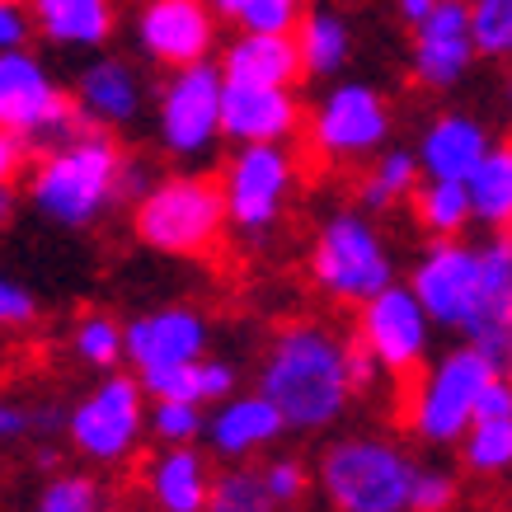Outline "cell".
Here are the masks:
<instances>
[{
  "mask_svg": "<svg viewBox=\"0 0 512 512\" xmlns=\"http://www.w3.org/2000/svg\"><path fill=\"white\" fill-rule=\"evenodd\" d=\"M348 343L320 325H292L268 343L259 390L278 404V414L296 433H315L339 419L353 400L348 381Z\"/></svg>",
  "mask_w": 512,
  "mask_h": 512,
  "instance_id": "obj_1",
  "label": "cell"
},
{
  "mask_svg": "<svg viewBox=\"0 0 512 512\" xmlns=\"http://www.w3.org/2000/svg\"><path fill=\"white\" fill-rule=\"evenodd\" d=\"M118 170H123L118 141L104 127H80L43 151V160L33 165L29 198L57 226H90L109 202H118Z\"/></svg>",
  "mask_w": 512,
  "mask_h": 512,
  "instance_id": "obj_2",
  "label": "cell"
},
{
  "mask_svg": "<svg viewBox=\"0 0 512 512\" xmlns=\"http://www.w3.org/2000/svg\"><path fill=\"white\" fill-rule=\"evenodd\" d=\"M419 466L386 437H343L320 456V489L339 512H409Z\"/></svg>",
  "mask_w": 512,
  "mask_h": 512,
  "instance_id": "obj_3",
  "label": "cell"
},
{
  "mask_svg": "<svg viewBox=\"0 0 512 512\" xmlns=\"http://www.w3.org/2000/svg\"><path fill=\"white\" fill-rule=\"evenodd\" d=\"M226 221H231L226 193L217 179H202V174L156 179V188L132 207L141 245L160 249V254H207L217 249Z\"/></svg>",
  "mask_w": 512,
  "mask_h": 512,
  "instance_id": "obj_4",
  "label": "cell"
},
{
  "mask_svg": "<svg viewBox=\"0 0 512 512\" xmlns=\"http://www.w3.org/2000/svg\"><path fill=\"white\" fill-rule=\"evenodd\" d=\"M498 376V367L489 357L466 343V348H451L447 357H437L433 367L423 372V381L414 386V400H409V428L414 437L433 442V447H447V442H461L475 423V409H480L484 386Z\"/></svg>",
  "mask_w": 512,
  "mask_h": 512,
  "instance_id": "obj_5",
  "label": "cell"
},
{
  "mask_svg": "<svg viewBox=\"0 0 512 512\" xmlns=\"http://www.w3.org/2000/svg\"><path fill=\"white\" fill-rule=\"evenodd\" d=\"M311 278L334 301L362 306V301H372L376 292H386L390 282H395V264H390V249L381 245V235L367 226V217L339 212L315 235Z\"/></svg>",
  "mask_w": 512,
  "mask_h": 512,
  "instance_id": "obj_6",
  "label": "cell"
},
{
  "mask_svg": "<svg viewBox=\"0 0 512 512\" xmlns=\"http://www.w3.org/2000/svg\"><path fill=\"white\" fill-rule=\"evenodd\" d=\"M0 127L15 132L19 141L52 146V141H66L90 123H85L76 99H66L57 90V80L47 76V66L33 52L10 47V52H0Z\"/></svg>",
  "mask_w": 512,
  "mask_h": 512,
  "instance_id": "obj_7",
  "label": "cell"
},
{
  "mask_svg": "<svg viewBox=\"0 0 512 512\" xmlns=\"http://www.w3.org/2000/svg\"><path fill=\"white\" fill-rule=\"evenodd\" d=\"M141 376H104L99 386L85 395V400L71 409L66 419V437L71 447L94 461V466H118L132 456V447L141 442Z\"/></svg>",
  "mask_w": 512,
  "mask_h": 512,
  "instance_id": "obj_8",
  "label": "cell"
},
{
  "mask_svg": "<svg viewBox=\"0 0 512 512\" xmlns=\"http://www.w3.org/2000/svg\"><path fill=\"white\" fill-rule=\"evenodd\" d=\"M409 287H414L419 301L428 306L433 325L466 334V325L475 320V311H480V292H484L480 245H461L456 235H451V240H437L419 259Z\"/></svg>",
  "mask_w": 512,
  "mask_h": 512,
  "instance_id": "obj_9",
  "label": "cell"
},
{
  "mask_svg": "<svg viewBox=\"0 0 512 512\" xmlns=\"http://www.w3.org/2000/svg\"><path fill=\"white\" fill-rule=\"evenodd\" d=\"M221 94L226 76L217 66H179L160 94V141L170 156H202L221 132Z\"/></svg>",
  "mask_w": 512,
  "mask_h": 512,
  "instance_id": "obj_10",
  "label": "cell"
},
{
  "mask_svg": "<svg viewBox=\"0 0 512 512\" xmlns=\"http://www.w3.org/2000/svg\"><path fill=\"white\" fill-rule=\"evenodd\" d=\"M292 160L282 146H240L221 174L231 226L245 235H264L282 217V202L292 193Z\"/></svg>",
  "mask_w": 512,
  "mask_h": 512,
  "instance_id": "obj_11",
  "label": "cell"
},
{
  "mask_svg": "<svg viewBox=\"0 0 512 512\" xmlns=\"http://www.w3.org/2000/svg\"><path fill=\"white\" fill-rule=\"evenodd\" d=\"M428 329H433V315L419 301V292L395 282L372 301H362V315H357V339L395 376H409L428 357Z\"/></svg>",
  "mask_w": 512,
  "mask_h": 512,
  "instance_id": "obj_12",
  "label": "cell"
},
{
  "mask_svg": "<svg viewBox=\"0 0 512 512\" xmlns=\"http://www.w3.org/2000/svg\"><path fill=\"white\" fill-rule=\"evenodd\" d=\"M390 109L372 85H334L315 104L311 141L325 160H362L386 146Z\"/></svg>",
  "mask_w": 512,
  "mask_h": 512,
  "instance_id": "obj_13",
  "label": "cell"
},
{
  "mask_svg": "<svg viewBox=\"0 0 512 512\" xmlns=\"http://www.w3.org/2000/svg\"><path fill=\"white\" fill-rule=\"evenodd\" d=\"M137 43L151 62L198 66L212 52V0H151L137 15Z\"/></svg>",
  "mask_w": 512,
  "mask_h": 512,
  "instance_id": "obj_14",
  "label": "cell"
},
{
  "mask_svg": "<svg viewBox=\"0 0 512 512\" xmlns=\"http://www.w3.org/2000/svg\"><path fill=\"white\" fill-rule=\"evenodd\" d=\"M470 0H442L433 15L414 24V76L428 90H451L475 62Z\"/></svg>",
  "mask_w": 512,
  "mask_h": 512,
  "instance_id": "obj_15",
  "label": "cell"
},
{
  "mask_svg": "<svg viewBox=\"0 0 512 512\" xmlns=\"http://www.w3.org/2000/svg\"><path fill=\"white\" fill-rule=\"evenodd\" d=\"M301 127L292 90L282 85H235L226 80L221 94V137L240 141V146H278Z\"/></svg>",
  "mask_w": 512,
  "mask_h": 512,
  "instance_id": "obj_16",
  "label": "cell"
},
{
  "mask_svg": "<svg viewBox=\"0 0 512 512\" xmlns=\"http://www.w3.org/2000/svg\"><path fill=\"white\" fill-rule=\"evenodd\" d=\"M202 353H207V320L188 306H165L127 325V362L137 367V376L174 367V362H193Z\"/></svg>",
  "mask_w": 512,
  "mask_h": 512,
  "instance_id": "obj_17",
  "label": "cell"
},
{
  "mask_svg": "<svg viewBox=\"0 0 512 512\" xmlns=\"http://www.w3.org/2000/svg\"><path fill=\"white\" fill-rule=\"evenodd\" d=\"M282 428H287V419L278 414V404L264 390H254V395H231L217 404V414L207 419V442L226 461H245L254 451L273 447Z\"/></svg>",
  "mask_w": 512,
  "mask_h": 512,
  "instance_id": "obj_18",
  "label": "cell"
},
{
  "mask_svg": "<svg viewBox=\"0 0 512 512\" xmlns=\"http://www.w3.org/2000/svg\"><path fill=\"white\" fill-rule=\"evenodd\" d=\"M221 76L235 85H282L292 90L306 76L301 62V43L296 33H240L226 52H221Z\"/></svg>",
  "mask_w": 512,
  "mask_h": 512,
  "instance_id": "obj_19",
  "label": "cell"
},
{
  "mask_svg": "<svg viewBox=\"0 0 512 512\" xmlns=\"http://www.w3.org/2000/svg\"><path fill=\"white\" fill-rule=\"evenodd\" d=\"M76 104L90 127H123L141 109V76L123 57H99L80 71Z\"/></svg>",
  "mask_w": 512,
  "mask_h": 512,
  "instance_id": "obj_20",
  "label": "cell"
},
{
  "mask_svg": "<svg viewBox=\"0 0 512 512\" xmlns=\"http://www.w3.org/2000/svg\"><path fill=\"white\" fill-rule=\"evenodd\" d=\"M212 470H207V456H202L193 442L184 447H165L146 466V494L160 512H207V498H212Z\"/></svg>",
  "mask_w": 512,
  "mask_h": 512,
  "instance_id": "obj_21",
  "label": "cell"
},
{
  "mask_svg": "<svg viewBox=\"0 0 512 512\" xmlns=\"http://www.w3.org/2000/svg\"><path fill=\"white\" fill-rule=\"evenodd\" d=\"M489 132L466 113H442L419 141V165L428 179H461L480 170V160L489 156Z\"/></svg>",
  "mask_w": 512,
  "mask_h": 512,
  "instance_id": "obj_22",
  "label": "cell"
},
{
  "mask_svg": "<svg viewBox=\"0 0 512 512\" xmlns=\"http://www.w3.org/2000/svg\"><path fill=\"white\" fill-rule=\"evenodd\" d=\"M29 15L38 33L57 47H99L113 33L109 0H29Z\"/></svg>",
  "mask_w": 512,
  "mask_h": 512,
  "instance_id": "obj_23",
  "label": "cell"
},
{
  "mask_svg": "<svg viewBox=\"0 0 512 512\" xmlns=\"http://www.w3.org/2000/svg\"><path fill=\"white\" fill-rule=\"evenodd\" d=\"M141 386L151 400H188V404H217L231 400L235 372L226 362H207V357H193V362H174V367H156V372H141Z\"/></svg>",
  "mask_w": 512,
  "mask_h": 512,
  "instance_id": "obj_24",
  "label": "cell"
},
{
  "mask_svg": "<svg viewBox=\"0 0 512 512\" xmlns=\"http://www.w3.org/2000/svg\"><path fill=\"white\" fill-rule=\"evenodd\" d=\"M470 202H475V221L489 231H512V141L489 146L480 170L466 179Z\"/></svg>",
  "mask_w": 512,
  "mask_h": 512,
  "instance_id": "obj_25",
  "label": "cell"
},
{
  "mask_svg": "<svg viewBox=\"0 0 512 512\" xmlns=\"http://www.w3.org/2000/svg\"><path fill=\"white\" fill-rule=\"evenodd\" d=\"M414 217L437 240H451L456 231H466L470 221H475L470 184H461V179H428L423 188H414Z\"/></svg>",
  "mask_w": 512,
  "mask_h": 512,
  "instance_id": "obj_26",
  "label": "cell"
},
{
  "mask_svg": "<svg viewBox=\"0 0 512 512\" xmlns=\"http://www.w3.org/2000/svg\"><path fill=\"white\" fill-rule=\"evenodd\" d=\"M296 43H301V62H306V76H334L343 62H348V24L329 10H315L296 24Z\"/></svg>",
  "mask_w": 512,
  "mask_h": 512,
  "instance_id": "obj_27",
  "label": "cell"
},
{
  "mask_svg": "<svg viewBox=\"0 0 512 512\" xmlns=\"http://www.w3.org/2000/svg\"><path fill=\"white\" fill-rule=\"evenodd\" d=\"M461 461L470 475H508L512 470V419H475L461 437Z\"/></svg>",
  "mask_w": 512,
  "mask_h": 512,
  "instance_id": "obj_28",
  "label": "cell"
},
{
  "mask_svg": "<svg viewBox=\"0 0 512 512\" xmlns=\"http://www.w3.org/2000/svg\"><path fill=\"white\" fill-rule=\"evenodd\" d=\"M419 170H423L419 151H386V156H376V165L362 179V202L376 207V212L395 207L400 198H409L419 188Z\"/></svg>",
  "mask_w": 512,
  "mask_h": 512,
  "instance_id": "obj_29",
  "label": "cell"
},
{
  "mask_svg": "<svg viewBox=\"0 0 512 512\" xmlns=\"http://www.w3.org/2000/svg\"><path fill=\"white\" fill-rule=\"evenodd\" d=\"M212 10L240 33H296L301 24V0H212Z\"/></svg>",
  "mask_w": 512,
  "mask_h": 512,
  "instance_id": "obj_30",
  "label": "cell"
},
{
  "mask_svg": "<svg viewBox=\"0 0 512 512\" xmlns=\"http://www.w3.org/2000/svg\"><path fill=\"white\" fill-rule=\"evenodd\" d=\"M207 512H278V503L268 498L264 475L245 466L221 470L212 480V498H207Z\"/></svg>",
  "mask_w": 512,
  "mask_h": 512,
  "instance_id": "obj_31",
  "label": "cell"
},
{
  "mask_svg": "<svg viewBox=\"0 0 512 512\" xmlns=\"http://www.w3.org/2000/svg\"><path fill=\"white\" fill-rule=\"evenodd\" d=\"M76 343V357L85 367H99V372H113V362L127 357V325H118L113 315H85L71 334Z\"/></svg>",
  "mask_w": 512,
  "mask_h": 512,
  "instance_id": "obj_32",
  "label": "cell"
},
{
  "mask_svg": "<svg viewBox=\"0 0 512 512\" xmlns=\"http://www.w3.org/2000/svg\"><path fill=\"white\" fill-rule=\"evenodd\" d=\"M470 29L480 57L512 62V0H470Z\"/></svg>",
  "mask_w": 512,
  "mask_h": 512,
  "instance_id": "obj_33",
  "label": "cell"
},
{
  "mask_svg": "<svg viewBox=\"0 0 512 512\" xmlns=\"http://www.w3.org/2000/svg\"><path fill=\"white\" fill-rule=\"evenodd\" d=\"M33 512H109V503L90 475H52Z\"/></svg>",
  "mask_w": 512,
  "mask_h": 512,
  "instance_id": "obj_34",
  "label": "cell"
},
{
  "mask_svg": "<svg viewBox=\"0 0 512 512\" xmlns=\"http://www.w3.org/2000/svg\"><path fill=\"white\" fill-rule=\"evenodd\" d=\"M151 433H156L165 447H184V442H193L198 433H207V414H202V404H188V400H156V409H151Z\"/></svg>",
  "mask_w": 512,
  "mask_h": 512,
  "instance_id": "obj_35",
  "label": "cell"
},
{
  "mask_svg": "<svg viewBox=\"0 0 512 512\" xmlns=\"http://www.w3.org/2000/svg\"><path fill=\"white\" fill-rule=\"evenodd\" d=\"M259 475H264V489H268V498H273L278 508L301 503V498H306V489H311L306 466H301V461H292V456H273L268 466H259Z\"/></svg>",
  "mask_w": 512,
  "mask_h": 512,
  "instance_id": "obj_36",
  "label": "cell"
},
{
  "mask_svg": "<svg viewBox=\"0 0 512 512\" xmlns=\"http://www.w3.org/2000/svg\"><path fill=\"white\" fill-rule=\"evenodd\" d=\"M456 475L447 470H433V466H419L414 475V498H409V512H451L456 503Z\"/></svg>",
  "mask_w": 512,
  "mask_h": 512,
  "instance_id": "obj_37",
  "label": "cell"
},
{
  "mask_svg": "<svg viewBox=\"0 0 512 512\" xmlns=\"http://www.w3.org/2000/svg\"><path fill=\"white\" fill-rule=\"evenodd\" d=\"M33 315H38V306H33V296L19 287V282L0 278V329H19L29 325Z\"/></svg>",
  "mask_w": 512,
  "mask_h": 512,
  "instance_id": "obj_38",
  "label": "cell"
},
{
  "mask_svg": "<svg viewBox=\"0 0 512 512\" xmlns=\"http://www.w3.org/2000/svg\"><path fill=\"white\" fill-rule=\"evenodd\" d=\"M343 353H348V381H353V395H357V390H372L376 381H381V372H386V367L376 362V353L362 339H353Z\"/></svg>",
  "mask_w": 512,
  "mask_h": 512,
  "instance_id": "obj_39",
  "label": "cell"
},
{
  "mask_svg": "<svg viewBox=\"0 0 512 512\" xmlns=\"http://www.w3.org/2000/svg\"><path fill=\"white\" fill-rule=\"evenodd\" d=\"M475 419H512V376L498 372L480 395V409H475Z\"/></svg>",
  "mask_w": 512,
  "mask_h": 512,
  "instance_id": "obj_40",
  "label": "cell"
},
{
  "mask_svg": "<svg viewBox=\"0 0 512 512\" xmlns=\"http://www.w3.org/2000/svg\"><path fill=\"white\" fill-rule=\"evenodd\" d=\"M29 19L15 0H0V52H10V47H24V38H29Z\"/></svg>",
  "mask_w": 512,
  "mask_h": 512,
  "instance_id": "obj_41",
  "label": "cell"
},
{
  "mask_svg": "<svg viewBox=\"0 0 512 512\" xmlns=\"http://www.w3.org/2000/svg\"><path fill=\"white\" fill-rule=\"evenodd\" d=\"M24 433H33V409H19V404L0 400V442H15Z\"/></svg>",
  "mask_w": 512,
  "mask_h": 512,
  "instance_id": "obj_42",
  "label": "cell"
},
{
  "mask_svg": "<svg viewBox=\"0 0 512 512\" xmlns=\"http://www.w3.org/2000/svg\"><path fill=\"white\" fill-rule=\"evenodd\" d=\"M19 165H24V141L0 127V179H15Z\"/></svg>",
  "mask_w": 512,
  "mask_h": 512,
  "instance_id": "obj_43",
  "label": "cell"
},
{
  "mask_svg": "<svg viewBox=\"0 0 512 512\" xmlns=\"http://www.w3.org/2000/svg\"><path fill=\"white\" fill-rule=\"evenodd\" d=\"M442 5V0H400V15L409 19V24H419V19H428Z\"/></svg>",
  "mask_w": 512,
  "mask_h": 512,
  "instance_id": "obj_44",
  "label": "cell"
},
{
  "mask_svg": "<svg viewBox=\"0 0 512 512\" xmlns=\"http://www.w3.org/2000/svg\"><path fill=\"white\" fill-rule=\"evenodd\" d=\"M10 212H15V188H10V179H0V226L10 221Z\"/></svg>",
  "mask_w": 512,
  "mask_h": 512,
  "instance_id": "obj_45",
  "label": "cell"
}]
</instances>
